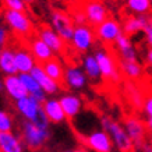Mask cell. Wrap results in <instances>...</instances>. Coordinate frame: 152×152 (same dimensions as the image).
Segmentation results:
<instances>
[{
	"label": "cell",
	"instance_id": "8fae6325",
	"mask_svg": "<svg viewBox=\"0 0 152 152\" xmlns=\"http://www.w3.org/2000/svg\"><path fill=\"white\" fill-rule=\"evenodd\" d=\"M88 78L84 70L78 66H69L64 70V77H63V84L67 88L73 91H81L87 87Z\"/></svg>",
	"mask_w": 152,
	"mask_h": 152
},
{
	"label": "cell",
	"instance_id": "4fadbf2b",
	"mask_svg": "<svg viewBox=\"0 0 152 152\" xmlns=\"http://www.w3.org/2000/svg\"><path fill=\"white\" fill-rule=\"evenodd\" d=\"M14 57H15V67L18 74L31 73L34 67L38 64L37 60L34 59L32 53L25 46H18L14 49Z\"/></svg>",
	"mask_w": 152,
	"mask_h": 152
},
{
	"label": "cell",
	"instance_id": "2e32d148",
	"mask_svg": "<svg viewBox=\"0 0 152 152\" xmlns=\"http://www.w3.org/2000/svg\"><path fill=\"white\" fill-rule=\"evenodd\" d=\"M38 38L42 42H45L48 46L50 48L53 53H61L64 50L66 42L59 37V34L56 32L52 27H42L38 31Z\"/></svg>",
	"mask_w": 152,
	"mask_h": 152
},
{
	"label": "cell",
	"instance_id": "6da1fadb",
	"mask_svg": "<svg viewBox=\"0 0 152 152\" xmlns=\"http://www.w3.org/2000/svg\"><path fill=\"white\" fill-rule=\"evenodd\" d=\"M15 109L20 113V116L23 117L25 121H31L34 124L39 126L42 129H48L50 126V121L48 120L42 103H39L38 101H35L31 96H25L23 99L15 102Z\"/></svg>",
	"mask_w": 152,
	"mask_h": 152
},
{
	"label": "cell",
	"instance_id": "277c9868",
	"mask_svg": "<svg viewBox=\"0 0 152 152\" xmlns=\"http://www.w3.org/2000/svg\"><path fill=\"white\" fill-rule=\"evenodd\" d=\"M4 21L14 35L20 38H28L32 34V21L25 11L6 10Z\"/></svg>",
	"mask_w": 152,
	"mask_h": 152
},
{
	"label": "cell",
	"instance_id": "7c38bea8",
	"mask_svg": "<svg viewBox=\"0 0 152 152\" xmlns=\"http://www.w3.org/2000/svg\"><path fill=\"white\" fill-rule=\"evenodd\" d=\"M83 11L85 14V17H87V23H89L95 28L107 20V10H106V7L102 4L101 1H96V0H91V1L85 3Z\"/></svg>",
	"mask_w": 152,
	"mask_h": 152
},
{
	"label": "cell",
	"instance_id": "d6a6232c",
	"mask_svg": "<svg viewBox=\"0 0 152 152\" xmlns=\"http://www.w3.org/2000/svg\"><path fill=\"white\" fill-rule=\"evenodd\" d=\"M73 23L75 24V25H85V24H87V17H85L84 11H75V13H74Z\"/></svg>",
	"mask_w": 152,
	"mask_h": 152
},
{
	"label": "cell",
	"instance_id": "ffe728a7",
	"mask_svg": "<svg viewBox=\"0 0 152 152\" xmlns=\"http://www.w3.org/2000/svg\"><path fill=\"white\" fill-rule=\"evenodd\" d=\"M23 140L20 135L10 131V133H0V151L1 152H24Z\"/></svg>",
	"mask_w": 152,
	"mask_h": 152
},
{
	"label": "cell",
	"instance_id": "3957f363",
	"mask_svg": "<svg viewBox=\"0 0 152 152\" xmlns=\"http://www.w3.org/2000/svg\"><path fill=\"white\" fill-rule=\"evenodd\" d=\"M20 137L25 147L32 151H37V149H41L48 142V140L50 137V130L42 129L31 121L24 120L20 124Z\"/></svg>",
	"mask_w": 152,
	"mask_h": 152
},
{
	"label": "cell",
	"instance_id": "f6af8a7d",
	"mask_svg": "<svg viewBox=\"0 0 152 152\" xmlns=\"http://www.w3.org/2000/svg\"><path fill=\"white\" fill-rule=\"evenodd\" d=\"M0 152H1V151H0Z\"/></svg>",
	"mask_w": 152,
	"mask_h": 152
},
{
	"label": "cell",
	"instance_id": "4dcf8cb0",
	"mask_svg": "<svg viewBox=\"0 0 152 152\" xmlns=\"http://www.w3.org/2000/svg\"><path fill=\"white\" fill-rule=\"evenodd\" d=\"M142 110L145 113V116H147V119H152V94H148L145 96Z\"/></svg>",
	"mask_w": 152,
	"mask_h": 152
},
{
	"label": "cell",
	"instance_id": "b9f144b4",
	"mask_svg": "<svg viewBox=\"0 0 152 152\" xmlns=\"http://www.w3.org/2000/svg\"><path fill=\"white\" fill-rule=\"evenodd\" d=\"M56 1H61V0H56Z\"/></svg>",
	"mask_w": 152,
	"mask_h": 152
},
{
	"label": "cell",
	"instance_id": "5b68a950",
	"mask_svg": "<svg viewBox=\"0 0 152 152\" xmlns=\"http://www.w3.org/2000/svg\"><path fill=\"white\" fill-rule=\"evenodd\" d=\"M95 59H96L99 69H101L102 78H106L112 81V83H119L120 81V71L116 66V61L113 56L106 50V49H96L95 53Z\"/></svg>",
	"mask_w": 152,
	"mask_h": 152
},
{
	"label": "cell",
	"instance_id": "30bf717a",
	"mask_svg": "<svg viewBox=\"0 0 152 152\" xmlns=\"http://www.w3.org/2000/svg\"><path fill=\"white\" fill-rule=\"evenodd\" d=\"M124 127L126 133L129 134L130 140L133 141L134 145H138V147H142L144 140H145V134H147V126H145V121H142L138 117H134V116H130L124 120Z\"/></svg>",
	"mask_w": 152,
	"mask_h": 152
},
{
	"label": "cell",
	"instance_id": "836d02e7",
	"mask_svg": "<svg viewBox=\"0 0 152 152\" xmlns=\"http://www.w3.org/2000/svg\"><path fill=\"white\" fill-rule=\"evenodd\" d=\"M144 34H145L147 43L149 45V48H152V18L148 21L147 27H145V29H144Z\"/></svg>",
	"mask_w": 152,
	"mask_h": 152
},
{
	"label": "cell",
	"instance_id": "8d00e7d4",
	"mask_svg": "<svg viewBox=\"0 0 152 152\" xmlns=\"http://www.w3.org/2000/svg\"><path fill=\"white\" fill-rule=\"evenodd\" d=\"M141 148H142V152H152L151 147H149V144H145V142H144Z\"/></svg>",
	"mask_w": 152,
	"mask_h": 152
},
{
	"label": "cell",
	"instance_id": "ba28073f",
	"mask_svg": "<svg viewBox=\"0 0 152 152\" xmlns=\"http://www.w3.org/2000/svg\"><path fill=\"white\" fill-rule=\"evenodd\" d=\"M50 23H52V28L59 34V37L64 42L71 41L75 25H74L73 18L70 15H67L63 11H53L50 15Z\"/></svg>",
	"mask_w": 152,
	"mask_h": 152
},
{
	"label": "cell",
	"instance_id": "52a82bcc",
	"mask_svg": "<svg viewBox=\"0 0 152 152\" xmlns=\"http://www.w3.org/2000/svg\"><path fill=\"white\" fill-rule=\"evenodd\" d=\"M85 147L94 152H113V142L105 130H94L83 138Z\"/></svg>",
	"mask_w": 152,
	"mask_h": 152
},
{
	"label": "cell",
	"instance_id": "e0dca14e",
	"mask_svg": "<svg viewBox=\"0 0 152 152\" xmlns=\"http://www.w3.org/2000/svg\"><path fill=\"white\" fill-rule=\"evenodd\" d=\"M29 74L37 80V83L39 84V87L46 92V95H53V94H57L60 91V84L56 83L55 80H52L50 77L45 73L42 64H37Z\"/></svg>",
	"mask_w": 152,
	"mask_h": 152
},
{
	"label": "cell",
	"instance_id": "d590c367",
	"mask_svg": "<svg viewBox=\"0 0 152 152\" xmlns=\"http://www.w3.org/2000/svg\"><path fill=\"white\" fill-rule=\"evenodd\" d=\"M145 126H147V130H148V131L152 134V119H147V121H145Z\"/></svg>",
	"mask_w": 152,
	"mask_h": 152
},
{
	"label": "cell",
	"instance_id": "f35d334b",
	"mask_svg": "<svg viewBox=\"0 0 152 152\" xmlns=\"http://www.w3.org/2000/svg\"><path fill=\"white\" fill-rule=\"evenodd\" d=\"M0 91H3V78H0Z\"/></svg>",
	"mask_w": 152,
	"mask_h": 152
},
{
	"label": "cell",
	"instance_id": "603a6c76",
	"mask_svg": "<svg viewBox=\"0 0 152 152\" xmlns=\"http://www.w3.org/2000/svg\"><path fill=\"white\" fill-rule=\"evenodd\" d=\"M116 49L120 53V59L123 60H137V50L129 35L121 34L115 42Z\"/></svg>",
	"mask_w": 152,
	"mask_h": 152
},
{
	"label": "cell",
	"instance_id": "7402d4cb",
	"mask_svg": "<svg viewBox=\"0 0 152 152\" xmlns=\"http://www.w3.org/2000/svg\"><path fill=\"white\" fill-rule=\"evenodd\" d=\"M0 71L6 75H17L15 67V57H14V48L6 46L0 52Z\"/></svg>",
	"mask_w": 152,
	"mask_h": 152
},
{
	"label": "cell",
	"instance_id": "ac0fdd59",
	"mask_svg": "<svg viewBox=\"0 0 152 152\" xmlns=\"http://www.w3.org/2000/svg\"><path fill=\"white\" fill-rule=\"evenodd\" d=\"M28 49L32 53L38 64H43L55 57V53L50 50V48L45 42H42L39 38H31L28 42Z\"/></svg>",
	"mask_w": 152,
	"mask_h": 152
},
{
	"label": "cell",
	"instance_id": "8992f818",
	"mask_svg": "<svg viewBox=\"0 0 152 152\" xmlns=\"http://www.w3.org/2000/svg\"><path fill=\"white\" fill-rule=\"evenodd\" d=\"M70 43L77 52L85 53L95 43V31L87 24L85 25H75Z\"/></svg>",
	"mask_w": 152,
	"mask_h": 152
},
{
	"label": "cell",
	"instance_id": "ab89813d",
	"mask_svg": "<svg viewBox=\"0 0 152 152\" xmlns=\"http://www.w3.org/2000/svg\"><path fill=\"white\" fill-rule=\"evenodd\" d=\"M148 144H149V147H151V149H152V134H151V137H149V142Z\"/></svg>",
	"mask_w": 152,
	"mask_h": 152
},
{
	"label": "cell",
	"instance_id": "9a60e30c",
	"mask_svg": "<svg viewBox=\"0 0 152 152\" xmlns=\"http://www.w3.org/2000/svg\"><path fill=\"white\" fill-rule=\"evenodd\" d=\"M3 91H6L9 98H11L14 102L28 96V94L25 91V88H24L23 83H21V80H20L18 74L17 75H6L3 78Z\"/></svg>",
	"mask_w": 152,
	"mask_h": 152
},
{
	"label": "cell",
	"instance_id": "484cf974",
	"mask_svg": "<svg viewBox=\"0 0 152 152\" xmlns=\"http://www.w3.org/2000/svg\"><path fill=\"white\" fill-rule=\"evenodd\" d=\"M43 70H45V73L50 77L52 80H55L56 83H63V77H64V69H63V66L60 63L57 59H53L46 61V63H43L42 64Z\"/></svg>",
	"mask_w": 152,
	"mask_h": 152
},
{
	"label": "cell",
	"instance_id": "1f68e13d",
	"mask_svg": "<svg viewBox=\"0 0 152 152\" xmlns=\"http://www.w3.org/2000/svg\"><path fill=\"white\" fill-rule=\"evenodd\" d=\"M9 31H7V28L3 27V25H0V48L3 49V48H6V45H7V42H9Z\"/></svg>",
	"mask_w": 152,
	"mask_h": 152
},
{
	"label": "cell",
	"instance_id": "74e56055",
	"mask_svg": "<svg viewBox=\"0 0 152 152\" xmlns=\"http://www.w3.org/2000/svg\"><path fill=\"white\" fill-rule=\"evenodd\" d=\"M66 152H87L84 148H75V149H69V151H66Z\"/></svg>",
	"mask_w": 152,
	"mask_h": 152
},
{
	"label": "cell",
	"instance_id": "cb8c5ba5",
	"mask_svg": "<svg viewBox=\"0 0 152 152\" xmlns=\"http://www.w3.org/2000/svg\"><path fill=\"white\" fill-rule=\"evenodd\" d=\"M119 67L121 70V73L124 74L129 80H133V81H137L142 77V66L140 64L137 60H123L120 59L119 61Z\"/></svg>",
	"mask_w": 152,
	"mask_h": 152
},
{
	"label": "cell",
	"instance_id": "d4e9b609",
	"mask_svg": "<svg viewBox=\"0 0 152 152\" xmlns=\"http://www.w3.org/2000/svg\"><path fill=\"white\" fill-rule=\"evenodd\" d=\"M81 69L84 70L87 78L91 80V81H99L102 78L99 64H98L95 56L91 55V53H88V55H85L83 57V67Z\"/></svg>",
	"mask_w": 152,
	"mask_h": 152
},
{
	"label": "cell",
	"instance_id": "9c48e42d",
	"mask_svg": "<svg viewBox=\"0 0 152 152\" xmlns=\"http://www.w3.org/2000/svg\"><path fill=\"white\" fill-rule=\"evenodd\" d=\"M121 34H123V27L120 25V23L117 20H113V18H107L101 25H98L95 28V37L101 42L106 43V45L115 43L116 39Z\"/></svg>",
	"mask_w": 152,
	"mask_h": 152
},
{
	"label": "cell",
	"instance_id": "d6986e66",
	"mask_svg": "<svg viewBox=\"0 0 152 152\" xmlns=\"http://www.w3.org/2000/svg\"><path fill=\"white\" fill-rule=\"evenodd\" d=\"M43 112L46 115L48 120L50 123H55V124H60L63 123L67 117H66L64 112H63V107L60 105L59 99H55V98H48L46 101L43 102Z\"/></svg>",
	"mask_w": 152,
	"mask_h": 152
},
{
	"label": "cell",
	"instance_id": "4316f807",
	"mask_svg": "<svg viewBox=\"0 0 152 152\" xmlns=\"http://www.w3.org/2000/svg\"><path fill=\"white\" fill-rule=\"evenodd\" d=\"M127 7L135 15H145L151 11L152 3L151 0H127Z\"/></svg>",
	"mask_w": 152,
	"mask_h": 152
},
{
	"label": "cell",
	"instance_id": "f1b7e54d",
	"mask_svg": "<svg viewBox=\"0 0 152 152\" xmlns=\"http://www.w3.org/2000/svg\"><path fill=\"white\" fill-rule=\"evenodd\" d=\"M14 130V119L13 116L6 110L0 109V133H10Z\"/></svg>",
	"mask_w": 152,
	"mask_h": 152
},
{
	"label": "cell",
	"instance_id": "83f0119b",
	"mask_svg": "<svg viewBox=\"0 0 152 152\" xmlns=\"http://www.w3.org/2000/svg\"><path fill=\"white\" fill-rule=\"evenodd\" d=\"M129 87H130V92H129V101H130V103H131V105H133L137 110L142 109L145 96H144L142 92H141L137 87H134V85H129Z\"/></svg>",
	"mask_w": 152,
	"mask_h": 152
},
{
	"label": "cell",
	"instance_id": "f546056e",
	"mask_svg": "<svg viewBox=\"0 0 152 152\" xmlns=\"http://www.w3.org/2000/svg\"><path fill=\"white\" fill-rule=\"evenodd\" d=\"M7 10H14V11H25V3L23 0H3Z\"/></svg>",
	"mask_w": 152,
	"mask_h": 152
},
{
	"label": "cell",
	"instance_id": "44dd1931",
	"mask_svg": "<svg viewBox=\"0 0 152 152\" xmlns=\"http://www.w3.org/2000/svg\"><path fill=\"white\" fill-rule=\"evenodd\" d=\"M152 18V15L145 14V15H133L124 21L123 24V34L126 35H133V34H138L145 29L148 21Z\"/></svg>",
	"mask_w": 152,
	"mask_h": 152
},
{
	"label": "cell",
	"instance_id": "7bdbcfd3",
	"mask_svg": "<svg viewBox=\"0 0 152 152\" xmlns=\"http://www.w3.org/2000/svg\"><path fill=\"white\" fill-rule=\"evenodd\" d=\"M0 52H1V48H0Z\"/></svg>",
	"mask_w": 152,
	"mask_h": 152
},
{
	"label": "cell",
	"instance_id": "5bb4252c",
	"mask_svg": "<svg viewBox=\"0 0 152 152\" xmlns=\"http://www.w3.org/2000/svg\"><path fill=\"white\" fill-rule=\"evenodd\" d=\"M59 102L67 119H75L83 110V99L75 94H63Z\"/></svg>",
	"mask_w": 152,
	"mask_h": 152
},
{
	"label": "cell",
	"instance_id": "e575fe53",
	"mask_svg": "<svg viewBox=\"0 0 152 152\" xmlns=\"http://www.w3.org/2000/svg\"><path fill=\"white\" fill-rule=\"evenodd\" d=\"M145 57H147V63H148V64L152 66V48H149V49H148L147 56H145Z\"/></svg>",
	"mask_w": 152,
	"mask_h": 152
},
{
	"label": "cell",
	"instance_id": "7a4b0ae2",
	"mask_svg": "<svg viewBox=\"0 0 152 152\" xmlns=\"http://www.w3.org/2000/svg\"><path fill=\"white\" fill-rule=\"evenodd\" d=\"M101 127L102 130H105L106 133L109 134L112 142L117 148L119 152H131L133 151L134 144L130 140L129 134L126 133L123 124H120L119 121L113 120L109 116H103L101 119Z\"/></svg>",
	"mask_w": 152,
	"mask_h": 152
},
{
	"label": "cell",
	"instance_id": "ee69618b",
	"mask_svg": "<svg viewBox=\"0 0 152 152\" xmlns=\"http://www.w3.org/2000/svg\"><path fill=\"white\" fill-rule=\"evenodd\" d=\"M151 3H152V0H151Z\"/></svg>",
	"mask_w": 152,
	"mask_h": 152
},
{
	"label": "cell",
	"instance_id": "60d3db41",
	"mask_svg": "<svg viewBox=\"0 0 152 152\" xmlns=\"http://www.w3.org/2000/svg\"><path fill=\"white\" fill-rule=\"evenodd\" d=\"M24 3H34V1H35V0H23Z\"/></svg>",
	"mask_w": 152,
	"mask_h": 152
}]
</instances>
